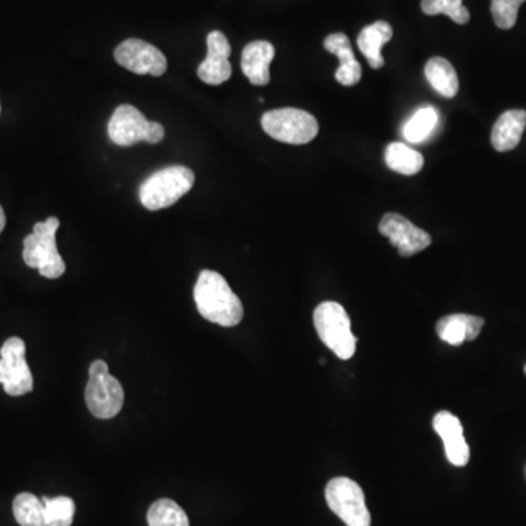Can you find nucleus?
<instances>
[{
	"label": "nucleus",
	"instance_id": "1",
	"mask_svg": "<svg viewBox=\"0 0 526 526\" xmlns=\"http://www.w3.org/2000/svg\"><path fill=\"white\" fill-rule=\"evenodd\" d=\"M196 307L202 318L224 328H233L243 319V304L223 275L205 269L193 290Z\"/></svg>",
	"mask_w": 526,
	"mask_h": 526
},
{
	"label": "nucleus",
	"instance_id": "2",
	"mask_svg": "<svg viewBox=\"0 0 526 526\" xmlns=\"http://www.w3.org/2000/svg\"><path fill=\"white\" fill-rule=\"evenodd\" d=\"M60 226L59 218L50 217L46 221L37 223L33 233L24 239V258L28 268L38 269L41 277L47 280H56L66 271L65 261L60 256L56 245L57 228Z\"/></svg>",
	"mask_w": 526,
	"mask_h": 526
},
{
	"label": "nucleus",
	"instance_id": "3",
	"mask_svg": "<svg viewBox=\"0 0 526 526\" xmlns=\"http://www.w3.org/2000/svg\"><path fill=\"white\" fill-rule=\"evenodd\" d=\"M195 174L185 166H171L157 171L142 183L139 199L148 211H160L176 204L192 189Z\"/></svg>",
	"mask_w": 526,
	"mask_h": 526
},
{
	"label": "nucleus",
	"instance_id": "4",
	"mask_svg": "<svg viewBox=\"0 0 526 526\" xmlns=\"http://www.w3.org/2000/svg\"><path fill=\"white\" fill-rule=\"evenodd\" d=\"M316 332L323 344L341 358L350 360L356 354L357 338L351 331V320L344 307L335 301H325L313 313Z\"/></svg>",
	"mask_w": 526,
	"mask_h": 526
},
{
	"label": "nucleus",
	"instance_id": "5",
	"mask_svg": "<svg viewBox=\"0 0 526 526\" xmlns=\"http://www.w3.org/2000/svg\"><path fill=\"white\" fill-rule=\"evenodd\" d=\"M85 401L90 413L100 420H110L122 411L125 391L122 383L110 375L106 361L95 360L91 363Z\"/></svg>",
	"mask_w": 526,
	"mask_h": 526
},
{
	"label": "nucleus",
	"instance_id": "6",
	"mask_svg": "<svg viewBox=\"0 0 526 526\" xmlns=\"http://www.w3.org/2000/svg\"><path fill=\"white\" fill-rule=\"evenodd\" d=\"M262 128L275 141L291 145L309 144L319 133L316 117L293 107L263 114Z\"/></svg>",
	"mask_w": 526,
	"mask_h": 526
},
{
	"label": "nucleus",
	"instance_id": "7",
	"mask_svg": "<svg viewBox=\"0 0 526 526\" xmlns=\"http://www.w3.org/2000/svg\"><path fill=\"white\" fill-rule=\"evenodd\" d=\"M166 131L163 125L150 122L138 109L131 104L117 107L109 122V136L119 147H131L138 142L158 144L163 141Z\"/></svg>",
	"mask_w": 526,
	"mask_h": 526
},
{
	"label": "nucleus",
	"instance_id": "8",
	"mask_svg": "<svg viewBox=\"0 0 526 526\" xmlns=\"http://www.w3.org/2000/svg\"><path fill=\"white\" fill-rule=\"evenodd\" d=\"M326 502L332 512L347 526H370L372 516L366 506L364 491L350 478L338 477L329 481L325 490Z\"/></svg>",
	"mask_w": 526,
	"mask_h": 526
},
{
	"label": "nucleus",
	"instance_id": "9",
	"mask_svg": "<svg viewBox=\"0 0 526 526\" xmlns=\"http://www.w3.org/2000/svg\"><path fill=\"white\" fill-rule=\"evenodd\" d=\"M25 350V342L17 337L6 339L0 350V383L8 395L22 396L33 391L34 380Z\"/></svg>",
	"mask_w": 526,
	"mask_h": 526
},
{
	"label": "nucleus",
	"instance_id": "10",
	"mask_svg": "<svg viewBox=\"0 0 526 526\" xmlns=\"http://www.w3.org/2000/svg\"><path fill=\"white\" fill-rule=\"evenodd\" d=\"M114 59L133 74L161 76L167 71V59L163 52L138 38H129L119 44L114 50Z\"/></svg>",
	"mask_w": 526,
	"mask_h": 526
},
{
	"label": "nucleus",
	"instance_id": "11",
	"mask_svg": "<svg viewBox=\"0 0 526 526\" xmlns=\"http://www.w3.org/2000/svg\"><path fill=\"white\" fill-rule=\"evenodd\" d=\"M379 231L382 236L391 240L399 255L404 256V258L417 255L432 245V237L427 231L415 227L408 218L395 214V212H388V214L383 215L379 224Z\"/></svg>",
	"mask_w": 526,
	"mask_h": 526
},
{
	"label": "nucleus",
	"instance_id": "12",
	"mask_svg": "<svg viewBox=\"0 0 526 526\" xmlns=\"http://www.w3.org/2000/svg\"><path fill=\"white\" fill-rule=\"evenodd\" d=\"M208 55L199 65L198 76L208 85H221L233 74L230 60L231 46L221 31H212L207 37Z\"/></svg>",
	"mask_w": 526,
	"mask_h": 526
},
{
	"label": "nucleus",
	"instance_id": "13",
	"mask_svg": "<svg viewBox=\"0 0 526 526\" xmlns=\"http://www.w3.org/2000/svg\"><path fill=\"white\" fill-rule=\"evenodd\" d=\"M433 427L443 440L448 461L455 467H465L470 462L471 452L459 418L449 411H440L433 418Z\"/></svg>",
	"mask_w": 526,
	"mask_h": 526
},
{
	"label": "nucleus",
	"instance_id": "14",
	"mask_svg": "<svg viewBox=\"0 0 526 526\" xmlns=\"http://www.w3.org/2000/svg\"><path fill=\"white\" fill-rule=\"evenodd\" d=\"M275 56V47L269 41H252L242 53V71L250 84L265 87L271 81L269 66Z\"/></svg>",
	"mask_w": 526,
	"mask_h": 526
},
{
	"label": "nucleus",
	"instance_id": "15",
	"mask_svg": "<svg viewBox=\"0 0 526 526\" xmlns=\"http://www.w3.org/2000/svg\"><path fill=\"white\" fill-rule=\"evenodd\" d=\"M325 49L337 56L339 63H341L335 72V78L339 84L344 85V87L357 85L360 82L361 75H363V69L354 56L350 38L342 33L331 34V36L326 37Z\"/></svg>",
	"mask_w": 526,
	"mask_h": 526
},
{
	"label": "nucleus",
	"instance_id": "16",
	"mask_svg": "<svg viewBox=\"0 0 526 526\" xmlns=\"http://www.w3.org/2000/svg\"><path fill=\"white\" fill-rule=\"evenodd\" d=\"M484 320L478 316L456 315L445 316L437 322L436 331L442 341L448 342L453 347L464 344L465 341H474L483 329Z\"/></svg>",
	"mask_w": 526,
	"mask_h": 526
},
{
	"label": "nucleus",
	"instance_id": "17",
	"mask_svg": "<svg viewBox=\"0 0 526 526\" xmlns=\"http://www.w3.org/2000/svg\"><path fill=\"white\" fill-rule=\"evenodd\" d=\"M526 128L525 110H509L494 123L491 145L499 152L512 151L518 147Z\"/></svg>",
	"mask_w": 526,
	"mask_h": 526
},
{
	"label": "nucleus",
	"instance_id": "18",
	"mask_svg": "<svg viewBox=\"0 0 526 526\" xmlns=\"http://www.w3.org/2000/svg\"><path fill=\"white\" fill-rule=\"evenodd\" d=\"M392 36H394V28L386 21H377L361 30L357 38V46L369 62L370 68L380 69L385 65L382 49L391 41Z\"/></svg>",
	"mask_w": 526,
	"mask_h": 526
},
{
	"label": "nucleus",
	"instance_id": "19",
	"mask_svg": "<svg viewBox=\"0 0 526 526\" xmlns=\"http://www.w3.org/2000/svg\"><path fill=\"white\" fill-rule=\"evenodd\" d=\"M427 81L434 90L446 98H453L459 91V79L452 63L445 57H432L424 68Z\"/></svg>",
	"mask_w": 526,
	"mask_h": 526
},
{
	"label": "nucleus",
	"instance_id": "20",
	"mask_svg": "<svg viewBox=\"0 0 526 526\" xmlns=\"http://www.w3.org/2000/svg\"><path fill=\"white\" fill-rule=\"evenodd\" d=\"M386 166L395 173L414 176L424 167V157L404 142H394L385 152Z\"/></svg>",
	"mask_w": 526,
	"mask_h": 526
},
{
	"label": "nucleus",
	"instance_id": "21",
	"mask_svg": "<svg viewBox=\"0 0 526 526\" xmlns=\"http://www.w3.org/2000/svg\"><path fill=\"white\" fill-rule=\"evenodd\" d=\"M15 519L21 526H47L46 508L43 500L38 499L31 493H21L15 497L14 505Z\"/></svg>",
	"mask_w": 526,
	"mask_h": 526
},
{
	"label": "nucleus",
	"instance_id": "22",
	"mask_svg": "<svg viewBox=\"0 0 526 526\" xmlns=\"http://www.w3.org/2000/svg\"><path fill=\"white\" fill-rule=\"evenodd\" d=\"M147 518L150 526H189L185 510L170 499L152 503Z\"/></svg>",
	"mask_w": 526,
	"mask_h": 526
},
{
	"label": "nucleus",
	"instance_id": "23",
	"mask_svg": "<svg viewBox=\"0 0 526 526\" xmlns=\"http://www.w3.org/2000/svg\"><path fill=\"white\" fill-rule=\"evenodd\" d=\"M437 120H439V116H437L436 109L423 107L405 123L404 129H402L404 138L411 144L423 142L424 139L432 135L434 128H436Z\"/></svg>",
	"mask_w": 526,
	"mask_h": 526
},
{
	"label": "nucleus",
	"instance_id": "24",
	"mask_svg": "<svg viewBox=\"0 0 526 526\" xmlns=\"http://www.w3.org/2000/svg\"><path fill=\"white\" fill-rule=\"evenodd\" d=\"M47 526H72L76 506L71 497H43Z\"/></svg>",
	"mask_w": 526,
	"mask_h": 526
},
{
	"label": "nucleus",
	"instance_id": "25",
	"mask_svg": "<svg viewBox=\"0 0 526 526\" xmlns=\"http://www.w3.org/2000/svg\"><path fill=\"white\" fill-rule=\"evenodd\" d=\"M421 9L427 15H446L459 25L468 24L471 18L462 0H421Z\"/></svg>",
	"mask_w": 526,
	"mask_h": 526
},
{
	"label": "nucleus",
	"instance_id": "26",
	"mask_svg": "<svg viewBox=\"0 0 526 526\" xmlns=\"http://www.w3.org/2000/svg\"><path fill=\"white\" fill-rule=\"evenodd\" d=\"M525 0H491V15L497 27L510 30L515 27L519 8Z\"/></svg>",
	"mask_w": 526,
	"mask_h": 526
},
{
	"label": "nucleus",
	"instance_id": "27",
	"mask_svg": "<svg viewBox=\"0 0 526 526\" xmlns=\"http://www.w3.org/2000/svg\"><path fill=\"white\" fill-rule=\"evenodd\" d=\"M6 226V215L5 212H3L2 205H0V234H2V231L5 230Z\"/></svg>",
	"mask_w": 526,
	"mask_h": 526
},
{
	"label": "nucleus",
	"instance_id": "28",
	"mask_svg": "<svg viewBox=\"0 0 526 526\" xmlns=\"http://www.w3.org/2000/svg\"><path fill=\"white\" fill-rule=\"evenodd\" d=\"M525 373H526V367H525Z\"/></svg>",
	"mask_w": 526,
	"mask_h": 526
}]
</instances>
